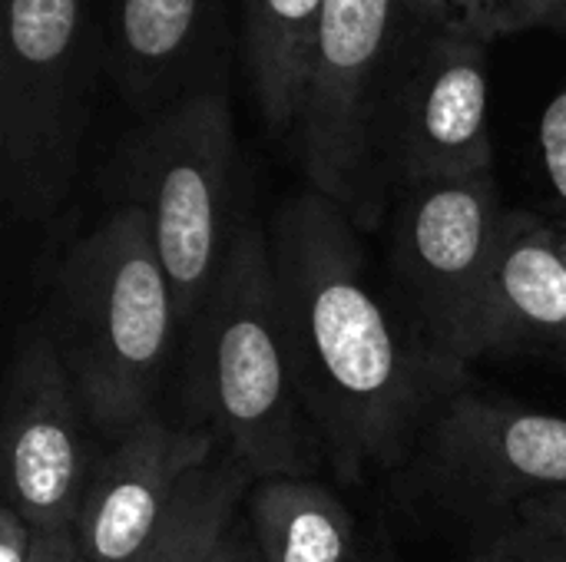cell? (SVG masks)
<instances>
[{"instance_id":"obj_1","label":"cell","mask_w":566,"mask_h":562,"mask_svg":"<svg viewBox=\"0 0 566 562\" xmlns=\"http://www.w3.org/2000/svg\"><path fill=\"white\" fill-rule=\"evenodd\" d=\"M269 242L285 354L322 460L345 484L401 470L464 378L378 298L358 225L338 202L315 189L285 199Z\"/></svg>"},{"instance_id":"obj_2","label":"cell","mask_w":566,"mask_h":562,"mask_svg":"<svg viewBox=\"0 0 566 562\" xmlns=\"http://www.w3.org/2000/svg\"><path fill=\"white\" fill-rule=\"evenodd\" d=\"M36 325L60 354L99 437L156 411L172 341V288L146 212L109 205L53 265Z\"/></svg>"},{"instance_id":"obj_3","label":"cell","mask_w":566,"mask_h":562,"mask_svg":"<svg viewBox=\"0 0 566 562\" xmlns=\"http://www.w3.org/2000/svg\"><path fill=\"white\" fill-rule=\"evenodd\" d=\"M179 374L189 424L216 434L219 450L269 477H312L322 464L302 411L282 321L269 232L235 225L222 272L192 321Z\"/></svg>"},{"instance_id":"obj_4","label":"cell","mask_w":566,"mask_h":562,"mask_svg":"<svg viewBox=\"0 0 566 562\" xmlns=\"http://www.w3.org/2000/svg\"><path fill=\"white\" fill-rule=\"evenodd\" d=\"M235 172L239 142L226 83L143 116L113 159V205L146 212L172 288L179 338L189 335L229 255Z\"/></svg>"},{"instance_id":"obj_5","label":"cell","mask_w":566,"mask_h":562,"mask_svg":"<svg viewBox=\"0 0 566 562\" xmlns=\"http://www.w3.org/2000/svg\"><path fill=\"white\" fill-rule=\"evenodd\" d=\"M421 26L408 0H328L322 13L292 132L308 189L358 229H375L391 202L381 132Z\"/></svg>"},{"instance_id":"obj_6","label":"cell","mask_w":566,"mask_h":562,"mask_svg":"<svg viewBox=\"0 0 566 562\" xmlns=\"http://www.w3.org/2000/svg\"><path fill=\"white\" fill-rule=\"evenodd\" d=\"M96 60L86 0H3L0 195L10 219L43 222L66 202Z\"/></svg>"},{"instance_id":"obj_7","label":"cell","mask_w":566,"mask_h":562,"mask_svg":"<svg viewBox=\"0 0 566 562\" xmlns=\"http://www.w3.org/2000/svg\"><path fill=\"white\" fill-rule=\"evenodd\" d=\"M504 219L494 172L398 195L388 258L401 318L458 378L481 358V318Z\"/></svg>"},{"instance_id":"obj_8","label":"cell","mask_w":566,"mask_h":562,"mask_svg":"<svg viewBox=\"0 0 566 562\" xmlns=\"http://www.w3.org/2000/svg\"><path fill=\"white\" fill-rule=\"evenodd\" d=\"M411 494L481 527L566 494V417L458 388L441 401L401 467Z\"/></svg>"},{"instance_id":"obj_9","label":"cell","mask_w":566,"mask_h":562,"mask_svg":"<svg viewBox=\"0 0 566 562\" xmlns=\"http://www.w3.org/2000/svg\"><path fill=\"white\" fill-rule=\"evenodd\" d=\"M488 43L464 20L421 26L381 132V185L388 199L418 185L491 172Z\"/></svg>"},{"instance_id":"obj_10","label":"cell","mask_w":566,"mask_h":562,"mask_svg":"<svg viewBox=\"0 0 566 562\" xmlns=\"http://www.w3.org/2000/svg\"><path fill=\"white\" fill-rule=\"evenodd\" d=\"M93 434L60 354L30 318L17 331L3 378V503L33 530L73 527L99 457L90 444Z\"/></svg>"},{"instance_id":"obj_11","label":"cell","mask_w":566,"mask_h":562,"mask_svg":"<svg viewBox=\"0 0 566 562\" xmlns=\"http://www.w3.org/2000/svg\"><path fill=\"white\" fill-rule=\"evenodd\" d=\"M219 441L196 424H172L159 411L139 417L96 457L73 533L83 562H133L169 513L189 474L216 460Z\"/></svg>"},{"instance_id":"obj_12","label":"cell","mask_w":566,"mask_h":562,"mask_svg":"<svg viewBox=\"0 0 566 562\" xmlns=\"http://www.w3.org/2000/svg\"><path fill=\"white\" fill-rule=\"evenodd\" d=\"M232 0H116L106 70L119 96L153 116L222 79Z\"/></svg>"},{"instance_id":"obj_13","label":"cell","mask_w":566,"mask_h":562,"mask_svg":"<svg viewBox=\"0 0 566 562\" xmlns=\"http://www.w3.org/2000/svg\"><path fill=\"white\" fill-rule=\"evenodd\" d=\"M488 354H547L566 364V252L551 215L507 209L481 318Z\"/></svg>"},{"instance_id":"obj_14","label":"cell","mask_w":566,"mask_h":562,"mask_svg":"<svg viewBox=\"0 0 566 562\" xmlns=\"http://www.w3.org/2000/svg\"><path fill=\"white\" fill-rule=\"evenodd\" d=\"M245 517L259 562L355 560V520L315 477L255 480L245 497Z\"/></svg>"},{"instance_id":"obj_15","label":"cell","mask_w":566,"mask_h":562,"mask_svg":"<svg viewBox=\"0 0 566 562\" xmlns=\"http://www.w3.org/2000/svg\"><path fill=\"white\" fill-rule=\"evenodd\" d=\"M245 60L272 132L295 129L302 86L328 0H239Z\"/></svg>"},{"instance_id":"obj_16","label":"cell","mask_w":566,"mask_h":562,"mask_svg":"<svg viewBox=\"0 0 566 562\" xmlns=\"http://www.w3.org/2000/svg\"><path fill=\"white\" fill-rule=\"evenodd\" d=\"M252 484L249 467L219 454L186 477L159 530L133 562H212L226 533L239 523Z\"/></svg>"},{"instance_id":"obj_17","label":"cell","mask_w":566,"mask_h":562,"mask_svg":"<svg viewBox=\"0 0 566 562\" xmlns=\"http://www.w3.org/2000/svg\"><path fill=\"white\" fill-rule=\"evenodd\" d=\"M464 562H566V533L524 517H507L474 530Z\"/></svg>"},{"instance_id":"obj_18","label":"cell","mask_w":566,"mask_h":562,"mask_svg":"<svg viewBox=\"0 0 566 562\" xmlns=\"http://www.w3.org/2000/svg\"><path fill=\"white\" fill-rule=\"evenodd\" d=\"M547 23H566V0H497L478 33L494 40L501 33L547 26Z\"/></svg>"},{"instance_id":"obj_19","label":"cell","mask_w":566,"mask_h":562,"mask_svg":"<svg viewBox=\"0 0 566 562\" xmlns=\"http://www.w3.org/2000/svg\"><path fill=\"white\" fill-rule=\"evenodd\" d=\"M541 156L551 185L566 202V89H560L541 116Z\"/></svg>"},{"instance_id":"obj_20","label":"cell","mask_w":566,"mask_h":562,"mask_svg":"<svg viewBox=\"0 0 566 562\" xmlns=\"http://www.w3.org/2000/svg\"><path fill=\"white\" fill-rule=\"evenodd\" d=\"M36 537L40 530H33L10 503L0 507V562H33Z\"/></svg>"},{"instance_id":"obj_21","label":"cell","mask_w":566,"mask_h":562,"mask_svg":"<svg viewBox=\"0 0 566 562\" xmlns=\"http://www.w3.org/2000/svg\"><path fill=\"white\" fill-rule=\"evenodd\" d=\"M33 562H83L80 543L73 527H56V530H40L36 537V553Z\"/></svg>"},{"instance_id":"obj_22","label":"cell","mask_w":566,"mask_h":562,"mask_svg":"<svg viewBox=\"0 0 566 562\" xmlns=\"http://www.w3.org/2000/svg\"><path fill=\"white\" fill-rule=\"evenodd\" d=\"M517 517L524 520H534V523H544L551 530H560L566 533V494H547V497H537L531 503H524L517 510Z\"/></svg>"},{"instance_id":"obj_23","label":"cell","mask_w":566,"mask_h":562,"mask_svg":"<svg viewBox=\"0 0 566 562\" xmlns=\"http://www.w3.org/2000/svg\"><path fill=\"white\" fill-rule=\"evenodd\" d=\"M212 562H259V556H255V547H252V537H249V530L235 523V527L226 533V540H222V547L216 550Z\"/></svg>"},{"instance_id":"obj_24","label":"cell","mask_w":566,"mask_h":562,"mask_svg":"<svg viewBox=\"0 0 566 562\" xmlns=\"http://www.w3.org/2000/svg\"><path fill=\"white\" fill-rule=\"evenodd\" d=\"M415 17L431 23V26H441V23H451V20H461L458 13V3L454 0H408Z\"/></svg>"},{"instance_id":"obj_25","label":"cell","mask_w":566,"mask_h":562,"mask_svg":"<svg viewBox=\"0 0 566 562\" xmlns=\"http://www.w3.org/2000/svg\"><path fill=\"white\" fill-rule=\"evenodd\" d=\"M454 3H458L461 20H464V23H471L474 30H481L484 17L494 10V3H497V0H454Z\"/></svg>"},{"instance_id":"obj_26","label":"cell","mask_w":566,"mask_h":562,"mask_svg":"<svg viewBox=\"0 0 566 562\" xmlns=\"http://www.w3.org/2000/svg\"><path fill=\"white\" fill-rule=\"evenodd\" d=\"M557 229H560V242H564V252H566V215H557Z\"/></svg>"}]
</instances>
